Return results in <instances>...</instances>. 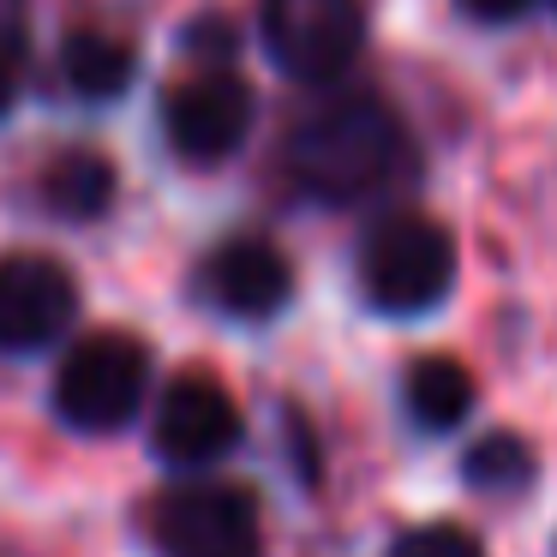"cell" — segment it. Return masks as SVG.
I'll return each mask as SVG.
<instances>
[{
    "mask_svg": "<svg viewBox=\"0 0 557 557\" xmlns=\"http://www.w3.org/2000/svg\"><path fill=\"white\" fill-rule=\"evenodd\" d=\"M408 126L377 97L324 102L288 138V174L300 181V193L324 198V205H354V198L384 193L396 174H408Z\"/></svg>",
    "mask_w": 557,
    "mask_h": 557,
    "instance_id": "cell-1",
    "label": "cell"
},
{
    "mask_svg": "<svg viewBox=\"0 0 557 557\" xmlns=\"http://www.w3.org/2000/svg\"><path fill=\"white\" fill-rule=\"evenodd\" d=\"M354 276L377 312L420 318L456 288V240L444 222L420 216V210H389L366 228Z\"/></svg>",
    "mask_w": 557,
    "mask_h": 557,
    "instance_id": "cell-2",
    "label": "cell"
},
{
    "mask_svg": "<svg viewBox=\"0 0 557 557\" xmlns=\"http://www.w3.org/2000/svg\"><path fill=\"white\" fill-rule=\"evenodd\" d=\"M150 384V348L126 330H90L61 354L54 408L78 432H121Z\"/></svg>",
    "mask_w": 557,
    "mask_h": 557,
    "instance_id": "cell-3",
    "label": "cell"
},
{
    "mask_svg": "<svg viewBox=\"0 0 557 557\" xmlns=\"http://www.w3.org/2000/svg\"><path fill=\"white\" fill-rule=\"evenodd\" d=\"M150 540L162 557H264V516L246 485L193 480L157 497Z\"/></svg>",
    "mask_w": 557,
    "mask_h": 557,
    "instance_id": "cell-4",
    "label": "cell"
},
{
    "mask_svg": "<svg viewBox=\"0 0 557 557\" xmlns=\"http://www.w3.org/2000/svg\"><path fill=\"white\" fill-rule=\"evenodd\" d=\"M258 37L288 78L324 85L366 42V0H258Z\"/></svg>",
    "mask_w": 557,
    "mask_h": 557,
    "instance_id": "cell-5",
    "label": "cell"
},
{
    "mask_svg": "<svg viewBox=\"0 0 557 557\" xmlns=\"http://www.w3.org/2000/svg\"><path fill=\"white\" fill-rule=\"evenodd\" d=\"M162 133H169L174 157L186 162L234 157L246 145V133H252V85L222 61L174 78L162 90Z\"/></svg>",
    "mask_w": 557,
    "mask_h": 557,
    "instance_id": "cell-6",
    "label": "cell"
},
{
    "mask_svg": "<svg viewBox=\"0 0 557 557\" xmlns=\"http://www.w3.org/2000/svg\"><path fill=\"white\" fill-rule=\"evenodd\" d=\"M150 444L162 461L174 468H205V461L228 456L240 444V408L222 389V377L210 372H181L169 377V389L157 396V425H150Z\"/></svg>",
    "mask_w": 557,
    "mask_h": 557,
    "instance_id": "cell-7",
    "label": "cell"
},
{
    "mask_svg": "<svg viewBox=\"0 0 557 557\" xmlns=\"http://www.w3.org/2000/svg\"><path fill=\"white\" fill-rule=\"evenodd\" d=\"M78 312V282L61 258L7 252L0 258V354L49 348Z\"/></svg>",
    "mask_w": 557,
    "mask_h": 557,
    "instance_id": "cell-8",
    "label": "cell"
},
{
    "mask_svg": "<svg viewBox=\"0 0 557 557\" xmlns=\"http://www.w3.org/2000/svg\"><path fill=\"white\" fill-rule=\"evenodd\" d=\"M198 294L216 306L222 318H240V324H264L288 306L294 294V270L282 258V246L240 234V240H222L216 252L198 270Z\"/></svg>",
    "mask_w": 557,
    "mask_h": 557,
    "instance_id": "cell-9",
    "label": "cell"
},
{
    "mask_svg": "<svg viewBox=\"0 0 557 557\" xmlns=\"http://www.w3.org/2000/svg\"><path fill=\"white\" fill-rule=\"evenodd\" d=\"M133 66H138L133 42L114 37V30H102V25L66 30V42H61V78H66V85H73L85 102L121 97V90L133 85Z\"/></svg>",
    "mask_w": 557,
    "mask_h": 557,
    "instance_id": "cell-10",
    "label": "cell"
},
{
    "mask_svg": "<svg viewBox=\"0 0 557 557\" xmlns=\"http://www.w3.org/2000/svg\"><path fill=\"white\" fill-rule=\"evenodd\" d=\"M401 401H408L413 425L449 432V425H461L473 408V372L456 354H420V360L408 366V377H401Z\"/></svg>",
    "mask_w": 557,
    "mask_h": 557,
    "instance_id": "cell-11",
    "label": "cell"
},
{
    "mask_svg": "<svg viewBox=\"0 0 557 557\" xmlns=\"http://www.w3.org/2000/svg\"><path fill=\"white\" fill-rule=\"evenodd\" d=\"M42 205L61 222H97L114 205V162L102 150H61L42 174Z\"/></svg>",
    "mask_w": 557,
    "mask_h": 557,
    "instance_id": "cell-12",
    "label": "cell"
},
{
    "mask_svg": "<svg viewBox=\"0 0 557 557\" xmlns=\"http://www.w3.org/2000/svg\"><path fill=\"white\" fill-rule=\"evenodd\" d=\"M461 480H468L473 492H485V497H516V492L533 485V449L521 444L516 432H492V437H480V444L468 449Z\"/></svg>",
    "mask_w": 557,
    "mask_h": 557,
    "instance_id": "cell-13",
    "label": "cell"
},
{
    "mask_svg": "<svg viewBox=\"0 0 557 557\" xmlns=\"http://www.w3.org/2000/svg\"><path fill=\"white\" fill-rule=\"evenodd\" d=\"M389 557H485V552L461 521H425V528L401 533Z\"/></svg>",
    "mask_w": 557,
    "mask_h": 557,
    "instance_id": "cell-14",
    "label": "cell"
},
{
    "mask_svg": "<svg viewBox=\"0 0 557 557\" xmlns=\"http://www.w3.org/2000/svg\"><path fill=\"white\" fill-rule=\"evenodd\" d=\"M533 0H461V13H473L480 25H509V18H521Z\"/></svg>",
    "mask_w": 557,
    "mask_h": 557,
    "instance_id": "cell-15",
    "label": "cell"
},
{
    "mask_svg": "<svg viewBox=\"0 0 557 557\" xmlns=\"http://www.w3.org/2000/svg\"><path fill=\"white\" fill-rule=\"evenodd\" d=\"M18 102V37H0V114Z\"/></svg>",
    "mask_w": 557,
    "mask_h": 557,
    "instance_id": "cell-16",
    "label": "cell"
},
{
    "mask_svg": "<svg viewBox=\"0 0 557 557\" xmlns=\"http://www.w3.org/2000/svg\"><path fill=\"white\" fill-rule=\"evenodd\" d=\"M18 13H25V0H0V37H18Z\"/></svg>",
    "mask_w": 557,
    "mask_h": 557,
    "instance_id": "cell-17",
    "label": "cell"
}]
</instances>
